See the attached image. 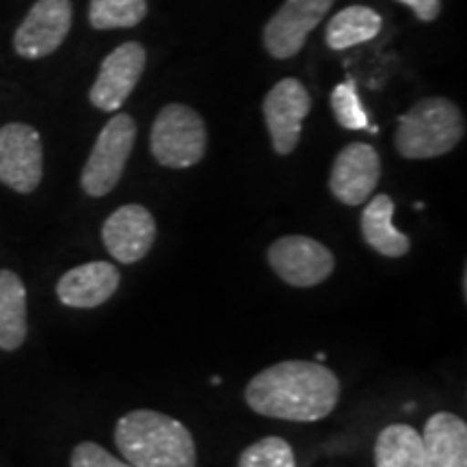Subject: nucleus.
I'll use <instances>...</instances> for the list:
<instances>
[{
    "label": "nucleus",
    "instance_id": "aec40b11",
    "mask_svg": "<svg viewBox=\"0 0 467 467\" xmlns=\"http://www.w3.org/2000/svg\"><path fill=\"white\" fill-rule=\"evenodd\" d=\"M148 16V0H91L89 25L96 31L132 28Z\"/></svg>",
    "mask_w": 467,
    "mask_h": 467
},
{
    "label": "nucleus",
    "instance_id": "2eb2a0df",
    "mask_svg": "<svg viewBox=\"0 0 467 467\" xmlns=\"http://www.w3.org/2000/svg\"><path fill=\"white\" fill-rule=\"evenodd\" d=\"M426 467H467V424L454 413H433L424 424Z\"/></svg>",
    "mask_w": 467,
    "mask_h": 467
},
{
    "label": "nucleus",
    "instance_id": "a211bd4d",
    "mask_svg": "<svg viewBox=\"0 0 467 467\" xmlns=\"http://www.w3.org/2000/svg\"><path fill=\"white\" fill-rule=\"evenodd\" d=\"M383 28L381 16L364 5H350L331 17L325 31V42L331 50H347L375 39Z\"/></svg>",
    "mask_w": 467,
    "mask_h": 467
},
{
    "label": "nucleus",
    "instance_id": "7ed1b4c3",
    "mask_svg": "<svg viewBox=\"0 0 467 467\" xmlns=\"http://www.w3.org/2000/svg\"><path fill=\"white\" fill-rule=\"evenodd\" d=\"M465 137L461 109L448 98H424L399 119L394 145L407 161H426L448 154Z\"/></svg>",
    "mask_w": 467,
    "mask_h": 467
},
{
    "label": "nucleus",
    "instance_id": "dca6fc26",
    "mask_svg": "<svg viewBox=\"0 0 467 467\" xmlns=\"http://www.w3.org/2000/svg\"><path fill=\"white\" fill-rule=\"evenodd\" d=\"M394 202L389 195H375L368 200L361 213V236L368 247L385 258H402L411 249L407 234L399 232L392 223Z\"/></svg>",
    "mask_w": 467,
    "mask_h": 467
},
{
    "label": "nucleus",
    "instance_id": "0eeeda50",
    "mask_svg": "<svg viewBox=\"0 0 467 467\" xmlns=\"http://www.w3.org/2000/svg\"><path fill=\"white\" fill-rule=\"evenodd\" d=\"M42 178L44 148L39 132L20 121L0 128V182L20 195H31Z\"/></svg>",
    "mask_w": 467,
    "mask_h": 467
},
{
    "label": "nucleus",
    "instance_id": "6ab92c4d",
    "mask_svg": "<svg viewBox=\"0 0 467 467\" xmlns=\"http://www.w3.org/2000/svg\"><path fill=\"white\" fill-rule=\"evenodd\" d=\"M377 467H426L422 435L409 424H389L375 441Z\"/></svg>",
    "mask_w": 467,
    "mask_h": 467
},
{
    "label": "nucleus",
    "instance_id": "9b49d317",
    "mask_svg": "<svg viewBox=\"0 0 467 467\" xmlns=\"http://www.w3.org/2000/svg\"><path fill=\"white\" fill-rule=\"evenodd\" d=\"M309 109H312V98L303 87L301 80L284 78L266 93L265 119L268 134H271L273 150L279 156H288L296 150L303 130V119H306Z\"/></svg>",
    "mask_w": 467,
    "mask_h": 467
},
{
    "label": "nucleus",
    "instance_id": "4468645a",
    "mask_svg": "<svg viewBox=\"0 0 467 467\" xmlns=\"http://www.w3.org/2000/svg\"><path fill=\"white\" fill-rule=\"evenodd\" d=\"M119 268L110 262H87L69 268L57 282V296L63 306L93 309L107 303L119 288Z\"/></svg>",
    "mask_w": 467,
    "mask_h": 467
},
{
    "label": "nucleus",
    "instance_id": "f257e3e1",
    "mask_svg": "<svg viewBox=\"0 0 467 467\" xmlns=\"http://www.w3.org/2000/svg\"><path fill=\"white\" fill-rule=\"evenodd\" d=\"M255 413L288 422H318L340 400V381L317 361H279L258 372L244 388Z\"/></svg>",
    "mask_w": 467,
    "mask_h": 467
},
{
    "label": "nucleus",
    "instance_id": "5701e85b",
    "mask_svg": "<svg viewBox=\"0 0 467 467\" xmlns=\"http://www.w3.org/2000/svg\"><path fill=\"white\" fill-rule=\"evenodd\" d=\"M69 467H134L128 461L117 459L96 441H80L69 457Z\"/></svg>",
    "mask_w": 467,
    "mask_h": 467
},
{
    "label": "nucleus",
    "instance_id": "6e6552de",
    "mask_svg": "<svg viewBox=\"0 0 467 467\" xmlns=\"http://www.w3.org/2000/svg\"><path fill=\"white\" fill-rule=\"evenodd\" d=\"M72 0H37L14 35L17 57L37 61L61 48L72 28Z\"/></svg>",
    "mask_w": 467,
    "mask_h": 467
},
{
    "label": "nucleus",
    "instance_id": "f8f14e48",
    "mask_svg": "<svg viewBox=\"0 0 467 467\" xmlns=\"http://www.w3.org/2000/svg\"><path fill=\"white\" fill-rule=\"evenodd\" d=\"M381 178V159L368 143H348L336 156L329 175L331 195L344 206H361L372 197Z\"/></svg>",
    "mask_w": 467,
    "mask_h": 467
},
{
    "label": "nucleus",
    "instance_id": "ddd939ff",
    "mask_svg": "<svg viewBox=\"0 0 467 467\" xmlns=\"http://www.w3.org/2000/svg\"><path fill=\"white\" fill-rule=\"evenodd\" d=\"M156 221L145 206L128 203L117 208L102 225V243L119 265H137L156 241Z\"/></svg>",
    "mask_w": 467,
    "mask_h": 467
},
{
    "label": "nucleus",
    "instance_id": "f3484780",
    "mask_svg": "<svg viewBox=\"0 0 467 467\" xmlns=\"http://www.w3.org/2000/svg\"><path fill=\"white\" fill-rule=\"evenodd\" d=\"M28 334L26 288L20 275L0 268V350L14 353Z\"/></svg>",
    "mask_w": 467,
    "mask_h": 467
},
{
    "label": "nucleus",
    "instance_id": "f03ea898",
    "mask_svg": "<svg viewBox=\"0 0 467 467\" xmlns=\"http://www.w3.org/2000/svg\"><path fill=\"white\" fill-rule=\"evenodd\" d=\"M115 446L134 467H197L191 431L171 416L137 409L117 420Z\"/></svg>",
    "mask_w": 467,
    "mask_h": 467
},
{
    "label": "nucleus",
    "instance_id": "4be33fe9",
    "mask_svg": "<svg viewBox=\"0 0 467 467\" xmlns=\"http://www.w3.org/2000/svg\"><path fill=\"white\" fill-rule=\"evenodd\" d=\"M331 110H334L337 124L347 128V130H366V128H370L353 80L340 83L331 91Z\"/></svg>",
    "mask_w": 467,
    "mask_h": 467
},
{
    "label": "nucleus",
    "instance_id": "1a4fd4ad",
    "mask_svg": "<svg viewBox=\"0 0 467 467\" xmlns=\"http://www.w3.org/2000/svg\"><path fill=\"white\" fill-rule=\"evenodd\" d=\"M331 7L334 0H285L262 31L268 55L275 58L299 55L309 33L325 20Z\"/></svg>",
    "mask_w": 467,
    "mask_h": 467
},
{
    "label": "nucleus",
    "instance_id": "b1692460",
    "mask_svg": "<svg viewBox=\"0 0 467 467\" xmlns=\"http://www.w3.org/2000/svg\"><path fill=\"white\" fill-rule=\"evenodd\" d=\"M396 3L407 5L420 22H433L441 14V0H396Z\"/></svg>",
    "mask_w": 467,
    "mask_h": 467
},
{
    "label": "nucleus",
    "instance_id": "20e7f679",
    "mask_svg": "<svg viewBox=\"0 0 467 467\" xmlns=\"http://www.w3.org/2000/svg\"><path fill=\"white\" fill-rule=\"evenodd\" d=\"M150 150L156 162L169 169H189L202 162L208 150L202 115L186 104L162 107L151 126Z\"/></svg>",
    "mask_w": 467,
    "mask_h": 467
},
{
    "label": "nucleus",
    "instance_id": "9d476101",
    "mask_svg": "<svg viewBox=\"0 0 467 467\" xmlns=\"http://www.w3.org/2000/svg\"><path fill=\"white\" fill-rule=\"evenodd\" d=\"M148 52L139 42H126L117 46L104 57L100 74L89 89V100L104 113H115L124 107L130 93L141 80Z\"/></svg>",
    "mask_w": 467,
    "mask_h": 467
},
{
    "label": "nucleus",
    "instance_id": "412c9836",
    "mask_svg": "<svg viewBox=\"0 0 467 467\" xmlns=\"http://www.w3.org/2000/svg\"><path fill=\"white\" fill-rule=\"evenodd\" d=\"M236 467H296L292 446L282 437H262L238 457Z\"/></svg>",
    "mask_w": 467,
    "mask_h": 467
},
{
    "label": "nucleus",
    "instance_id": "39448f33",
    "mask_svg": "<svg viewBox=\"0 0 467 467\" xmlns=\"http://www.w3.org/2000/svg\"><path fill=\"white\" fill-rule=\"evenodd\" d=\"M137 141V121L128 113H117L107 121L87 159L80 186L89 197H104L119 184L126 162Z\"/></svg>",
    "mask_w": 467,
    "mask_h": 467
},
{
    "label": "nucleus",
    "instance_id": "423d86ee",
    "mask_svg": "<svg viewBox=\"0 0 467 467\" xmlns=\"http://www.w3.org/2000/svg\"><path fill=\"white\" fill-rule=\"evenodd\" d=\"M273 273L295 288H314L331 277L336 258L323 243L301 234L277 238L266 251Z\"/></svg>",
    "mask_w": 467,
    "mask_h": 467
}]
</instances>
